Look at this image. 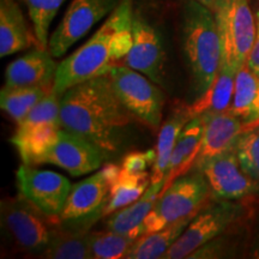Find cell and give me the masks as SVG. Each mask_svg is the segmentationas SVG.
Instances as JSON below:
<instances>
[{
	"mask_svg": "<svg viewBox=\"0 0 259 259\" xmlns=\"http://www.w3.org/2000/svg\"><path fill=\"white\" fill-rule=\"evenodd\" d=\"M31 21L32 31L37 40V47L48 50L50 29L53 19L66 0H24Z\"/></svg>",
	"mask_w": 259,
	"mask_h": 259,
	"instance_id": "cell-27",
	"label": "cell"
},
{
	"mask_svg": "<svg viewBox=\"0 0 259 259\" xmlns=\"http://www.w3.org/2000/svg\"><path fill=\"white\" fill-rule=\"evenodd\" d=\"M255 22H257V31H255V37L253 46L250 52V56L247 59V66L255 76L259 77V9L255 12Z\"/></svg>",
	"mask_w": 259,
	"mask_h": 259,
	"instance_id": "cell-32",
	"label": "cell"
},
{
	"mask_svg": "<svg viewBox=\"0 0 259 259\" xmlns=\"http://www.w3.org/2000/svg\"><path fill=\"white\" fill-rule=\"evenodd\" d=\"M132 36L134 42L122 60L124 64L143 73L154 83L163 84L166 56L160 35L142 16L134 14Z\"/></svg>",
	"mask_w": 259,
	"mask_h": 259,
	"instance_id": "cell-15",
	"label": "cell"
},
{
	"mask_svg": "<svg viewBox=\"0 0 259 259\" xmlns=\"http://www.w3.org/2000/svg\"><path fill=\"white\" fill-rule=\"evenodd\" d=\"M163 185L164 180L151 183L141 198L108 215L106 228L121 233L132 239H138L143 235L145 219L160 198V192Z\"/></svg>",
	"mask_w": 259,
	"mask_h": 259,
	"instance_id": "cell-19",
	"label": "cell"
},
{
	"mask_svg": "<svg viewBox=\"0 0 259 259\" xmlns=\"http://www.w3.org/2000/svg\"><path fill=\"white\" fill-rule=\"evenodd\" d=\"M191 120L189 106H179L171 113L168 120L160 127L156 144V160L151 167V183L166 180L171 153L176 147L181 130Z\"/></svg>",
	"mask_w": 259,
	"mask_h": 259,
	"instance_id": "cell-21",
	"label": "cell"
},
{
	"mask_svg": "<svg viewBox=\"0 0 259 259\" xmlns=\"http://www.w3.org/2000/svg\"><path fill=\"white\" fill-rule=\"evenodd\" d=\"M116 95L132 115L148 127H161L164 96L156 83L125 64H115L107 73Z\"/></svg>",
	"mask_w": 259,
	"mask_h": 259,
	"instance_id": "cell-9",
	"label": "cell"
},
{
	"mask_svg": "<svg viewBox=\"0 0 259 259\" xmlns=\"http://www.w3.org/2000/svg\"><path fill=\"white\" fill-rule=\"evenodd\" d=\"M37 47L34 31L29 28L23 11L16 0H0V57L5 58Z\"/></svg>",
	"mask_w": 259,
	"mask_h": 259,
	"instance_id": "cell-18",
	"label": "cell"
},
{
	"mask_svg": "<svg viewBox=\"0 0 259 259\" xmlns=\"http://www.w3.org/2000/svg\"><path fill=\"white\" fill-rule=\"evenodd\" d=\"M202 116L204 131L198 157L194 163L197 167L210 158L234 149L245 130L244 121L228 111Z\"/></svg>",
	"mask_w": 259,
	"mask_h": 259,
	"instance_id": "cell-16",
	"label": "cell"
},
{
	"mask_svg": "<svg viewBox=\"0 0 259 259\" xmlns=\"http://www.w3.org/2000/svg\"><path fill=\"white\" fill-rule=\"evenodd\" d=\"M40 257L47 259H93L88 232L71 231L58 226L53 239Z\"/></svg>",
	"mask_w": 259,
	"mask_h": 259,
	"instance_id": "cell-26",
	"label": "cell"
},
{
	"mask_svg": "<svg viewBox=\"0 0 259 259\" xmlns=\"http://www.w3.org/2000/svg\"><path fill=\"white\" fill-rule=\"evenodd\" d=\"M2 228L18 250L42 254L58 225L35 208L23 196L2 200Z\"/></svg>",
	"mask_w": 259,
	"mask_h": 259,
	"instance_id": "cell-7",
	"label": "cell"
},
{
	"mask_svg": "<svg viewBox=\"0 0 259 259\" xmlns=\"http://www.w3.org/2000/svg\"><path fill=\"white\" fill-rule=\"evenodd\" d=\"M19 193L58 225L72 185L63 174L22 164L16 171Z\"/></svg>",
	"mask_w": 259,
	"mask_h": 259,
	"instance_id": "cell-11",
	"label": "cell"
},
{
	"mask_svg": "<svg viewBox=\"0 0 259 259\" xmlns=\"http://www.w3.org/2000/svg\"><path fill=\"white\" fill-rule=\"evenodd\" d=\"M259 89V77L248 69L247 64H245L240 70L236 72L234 83V94L228 112L246 121L251 113L252 105L257 96Z\"/></svg>",
	"mask_w": 259,
	"mask_h": 259,
	"instance_id": "cell-29",
	"label": "cell"
},
{
	"mask_svg": "<svg viewBox=\"0 0 259 259\" xmlns=\"http://www.w3.org/2000/svg\"><path fill=\"white\" fill-rule=\"evenodd\" d=\"M132 18V0H121L102 27L58 65L54 92L63 95L76 84L105 76L124 60L134 42Z\"/></svg>",
	"mask_w": 259,
	"mask_h": 259,
	"instance_id": "cell-2",
	"label": "cell"
},
{
	"mask_svg": "<svg viewBox=\"0 0 259 259\" xmlns=\"http://www.w3.org/2000/svg\"><path fill=\"white\" fill-rule=\"evenodd\" d=\"M121 0H72L56 30L51 34L48 51L61 58L94 25L112 14Z\"/></svg>",
	"mask_w": 259,
	"mask_h": 259,
	"instance_id": "cell-12",
	"label": "cell"
},
{
	"mask_svg": "<svg viewBox=\"0 0 259 259\" xmlns=\"http://www.w3.org/2000/svg\"><path fill=\"white\" fill-rule=\"evenodd\" d=\"M198 169L205 177L210 193L216 199L240 200L259 192V184L242 169L235 149L205 161Z\"/></svg>",
	"mask_w": 259,
	"mask_h": 259,
	"instance_id": "cell-14",
	"label": "cell"
},
{
	"mask_svg": "<svg viewBox=\"0 0 259 259\" xmlns=\"http://www.w3.org/2000/svg\"><path fill=\"white\" fill-rule=\"evenodd\" d=\"M244 124H245V128L259 124V89H258L257 96H255L253 101V105H252L250 115H248V118L246 119Z\"/></svg>",
	"mask_w": 259,
	"mask_h": 259,
	"instance_id": "cell-33",
	"label": "cell"
},
{
	"mask_svg": "<svg viewBox=\"0 0 259 259\" xmlns=\"http://www.w3.org/2000/svg\"><path fill=\"white\" fill-rule=\"evenodd\" d=\"M58 65L50 51L36 47L8 65L5 84L10 87H54Z\"/></svg>",
	"mask_w": 259,
	"mask_h": 259,
	"instance_id": "cell-17",
	"label": "cell"
},
{
	"mask_svg": "<svg viewBox=\"0 0 259 259\" xmlns=\"http://www.w3.org/2000/svg\"><path fill=\"white\" fill-rule=\"evenodd\" d=\"M60 100L61 95L53 90L17 124L10 142L17 149L24 164L37 166L63 128Z\"/></svg>",
	"mask_w": 259,
	"mask_h": 259,
	"instance_id": "cell-4",
	"label": "cell"
},
{
	"mask_svg": "<svg viewBox=\"0 0 259 259\" xmlns=\"http://www.w3.org/2000/svg\"><path fill=\"white\" fill-rule=\"evenodd\" d=\"M151 184V174L148 171L128 173L119 169L111 181L108 199H107L103 216H108L116 210L134 203L143 194Z\"/></svg>",
	"mask_w": 259,
	"mask_h": 259,
	"instance_id": "cell-24",
	"label": "cell"
},
{
	"mask_svg": "<svg viewBox=\"0 0 259 259\" xmlns=\"http://www.w3.org/2000/svg\"><path fill=\"white\" fill-rule=\"evenodd\" d=\"M183 41L194 93L198 97L211 87L218 76L221 40L215 14L196 0H187L184 6Z\"/></svg>",
	"mask_w": 259,
	"mask_h": 259,
	"instance_id": "cell-3",
	"label": "cell"
},
{
	"mask_svg": "<svg viewBox=\"0 0 259 259\" xmlns=\"http://www.w3.org/2000/svg\"><path fill=\"white\" fill-rule=\"evenodd\" d=\"M252 257L259 259V223L257 232L254 234L253 244H252Z\"/></svg>",
	"mask_w": 259,
	"mask_h": 259,
	"instance_id": "cell-35",
	"label": "cell"
},
{
	"mask_svg": "<svg viewBox=\"0 0 259 259\" xmlns=\"http://www.w3.org/2000/svg\"><path fill=\"white\" fill-rule=\"evenodd\" d=\"M235 76V70L220 66L218 76L211 87L203 95L197 97L192 105L189 106L191 118L197 115L218 114L228 111L234 94Z\"/></svg>",
	"mask_w": 259,
	"mask_h": 259,
	"instance_id": "cell-22",
	"label": "cell"
},
{
	"mask_svg": "<svg viewBox=\"0 0 259 259\" xmlns=\"http://www.w3.org/2000/svg\"><path fill=\"white\" fill-rule=\"evenodd\" d=\"M234 149L242 169L259 184V124L246 127Z\"/></svg>",
	"mask_w": 259,
	"mask_h": 259,
	"instance_id": "cell-30",
	"label": "cell"
},
{
	"mask_svg": "<svg viewBox=\"0 0 259 259\" xmlns=\"http://www.w3.org/2000/svg\"><path fill=\"white\" fill-rule=\"evenodd\" d=\"M88 239L93 259L125 258L131 246L137 240L107 228L106 231L88 232Z\"/></svg>",
	"mask_w": 259,
	"mask_h": 259,
	"instance_id": "cell-28",
	"label": "cell"
},
{
	"mask_svg": "<svg viewBox=\"0 0 259 259\" xmlns=\"http://www.w3.org/2000/svg\"><path fill=\"white\" fill-rule=\"evenodd\" d=\"M204 118L202 115L191 118V120L181 130L176 147L171 153L166 180H164V185L161 192H163L177 178L186 174L191 167L194 166L200 150V144H202Z\"/></svg>",
	"mask_w": 259,
	"mask_h": 259,
	"instance_id": "cell-20",
	"label": "cell"
},
{
	"mask_svg": "<svg viewBox=\"0 0 259 259\" xmlns=\"http://www.w3.org/2000/svg\"><path fill=\"white\" fill-rule=\"evenodd\" d=\"M236 202L218 199L216 203L199 210L162 259L189 258L199 247L215 240L241 218L242 208Z\"/></svg>",
	"mask_w": 259,
	"mask_h": 259,
	"instance_id": "cell-10",
	"label": "cell"
},
{
	"mask_svg": "<svg viewBox=\"0 0 259 259\" xmlns=\"http://www.w3.org/2000/svg\"><path fill=\"white\" fill-rule=\"evenodd\" d=\"M196 2H198L202 5L206 6L209 10H211L213 14H218L220 9L225 5L227 0H196Z\"/></svg>",
	"mask_w": 259,
	"mask_h": 259,
	"instance_id": "cell-34",
	"label": "cell"
},
{
	"mask_svg": "<svg viewBox=\"0 0 259 259\" xmlns=\"http://www.w3.org/2000/svg\"><path fill=\"white\" fill-rule=\"evenodd\" d=\"M156 160V149H150L147 151H132L122 158L120 164L121 169L128 173H142L147 171L149 166L153 167Z\"/></svg>",
	"mask_w": 259,
	"mask_h": 259,
	"instance_id": "cell-31",
	"label": "cell"
},
{
	"mask_svg": "<svg viewBox=\"0 0 259 259\" xmlns=\"http://www.w3.org/2000/svg\"><path fill=\"white\" fill-rule=\"evenodd\" d=\"M194 215L186 216L179 221L164 227L160 231L141 235L134 242L127 253L126 259H156L162 258L163 254L173 246L180 235L183 234L186 227L189 226Z\"/></svg>",
	"mask_w": 259,
	"mask_h": 259,
	"instance_id": "cell-23",
	"label": "cell"
},
{
	"mask_svg": "<svg viewBox=\"0 0 259 259\" xmlns=\"http://www.w3.org/2000/svg\"><path fill=\"white\" fill-rule=\"evenodd\" d=\"M53 90V85L10 87L5 84L0 92V107L16 124H18L42 99Z\"/></svg>",
	"mask_w": 259,
	"mask_h": 259,
	"instance_id": "cell-25",
	"label": "cell"
},
{
	"mask_svg": "<svg viewBox=\"0 0 259 259\" xmlns=\"http://www.w3.org/2000/svg\"><path fill=\"white\" fill-rule=\"evenodd\" d=\"M210 193L204 174H184L177 178L163 192L144 221V233L149 234L194 215L200 210Z\"/></svg>",
	"mask_w": 259,
	"mask_h": 259,
	"instance_id": "cell-6",
	"label": "cell"
},
{
	"mask_svg": "<svg viewBox=\"0 0 259 259\" xmlns=\"http://www.w3.org/2000/svg\"><path fill=\"white\" fill-rule=\"evenodd\" d=\"M60 119L63 128L89 139L109 155L120 147L136 118L105 74L67 89L61 95Z\"/></svg>",
	"mask_w": 259,
	"mask_h": 259,
	"instance_id": "cell-1",
	"label": "cell"
},
{
	"mask_svg": "<svg viewBox=\"0 0 259 259\" xmlns=\"http://www.w3.org/2000/svg\"><path fill=\"white\" fill-rule=\"evenodd\" d=\"M119 169L120 166L107 163L92 177L72 185L58 219V226L71 231L88 232L87 229L103 216L111 181Z\"/></svg>",
	"mask_w": 259,
	"mask_h": 259,
	"instance_id": "cell-5",
	"label": "cell"
},
{
	"mask_svg": "<svg viewBox=\"0 0 259 259\" xmlns=\"http://www.w3.org/2000/svg\"><path fill=\"white\" fill-rule=\"evenodd\" d=\"M221 40V66L238 72L247 63L257 22L248 0H227L215 14Z\"/></svg>",
	"mask_w": 259,
	"mask_h": 259,
	"instance_id": "cell-8",
	"label": "cell"
},
{
	"mask_svg": "<svg viewBox=\"0 0 259 259\" xmlns=\"http://www.w3.org/2000/svg\"><path fill=\"white\" fill-rule=\"evenodd\" d=\"M106 157L108 155L89 139L61 128L38 164L50 163L63 168L70 176L82 177L99 169Z\"/></svg>",
	"mask_w": 259,
	"mask_h": 259,
	"instance_id": "cell-13",
	"label": "cell"
}]
</instances>
